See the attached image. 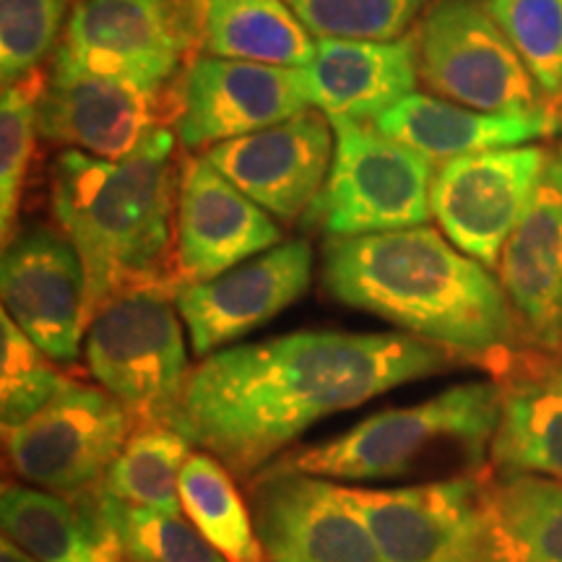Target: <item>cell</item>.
<instances>
[{
	"mask_svg": "<svg viewBox=\"0 0 562 562\" xmlns=\"http://www.w3.org/2000/svg\"><path fill=\"white\" fill-rule=\"evenodd\" d=\"M412 334L297 331L232 344L193 368L178 430L235 476H256L318 422L451 368Z\"/></svg>",
	"mask_w": 562,
	"mask_h": 562,
	"instance_id": "obj_1",
	"label": "cell"
},
{
	"mask_svg": "<svg viewBox=\"0 0 562 562\" xmlns=\"http://www.w3.org/2000/svg\"><path fill=\"white\" fill-rule=\"evenodd\" d=\"M321 281L341 305L393 323L451 355L510 357L521 336L503 284L438 229L328 237Z\"/></svg>",
	"mask_w": 562,
	"mask_h": 562,
	"instance_id": "obj_2",
	"label": "cell"
},
{
	"mask_svg": "<svg viewBox=\"0 0 562 562\" xmlns=\"http://www.w3.org/2000/svg\"><path fill=\"white\" fill-rule=\"evenodd\" d=\"M175 138L159 128L128 159L68 149L53 165V214L87 271V326L125 290L172 281L170 245L178 220Z\"/></svg>",
	"mask_w": 562,
	"mask_h": 562,
	"instance_id": "obj_3",
	"label": "cell"
},
{
	"mask_svg": "<svg viewBox=\"0 0 562 562\" xmlns=\"http://www.w3.org/2000/svg\"><path fill=\"white\" fill-rule=\"evenodd\" d=\"M497 422L501 383L467 381L425 402L370 414L336 438L294 448L273 463L339 484L484 474Z\"/></svg>",
	"mask_w": 562,
	"mask_h": 562,
	"instance_id": "obj_4",
	"label": "cell"
},
{
	"mask_svg": "<svg viewBox=\"0 0 562 562\" xmlns=\"http://www.w3.org/2000/svg\"><path fill=\"white\" fill-rule=\"evenodd\" d=\"M175 292L172 281H157L115 294L83 334L91 378L131 412L136 425H180L193 368Z\"/></svg>",
	"mask_w": 562,
	"mask_h": 562,
	"instance_id": "obj_5",
	"label": "cell"
},
{
	"mask_svg": "<svg viewBox=\"0 0 562 562\" xmlns=\"http://www.w3.org/2000/svg\"><path fill=\"white\" fill-rule=\"evenodd\" d=\"M383 562H505L490 476L347 487Z\"/></svg>",
	"mask_w": 562,
	"mask_h": 562,
	"instance_id": "obj_6",
	"label": "cell"
},
{
	"mask_svg": "<svg viewBox=\"0 0 562 562\" xmlns=\"http://www.w3.org/2000/svg\"><path fill=\"white\" fill-rule=\"evenodd\" d=\"M201 45V0H81L70 11L53 66L161 97Z\"/></svg>",
	"mask_w": 562,
	"mask_h": 562,
	"instance_id": "obj_7",
	"label": "cell"
},
{
	"mask_svg": "<svg viewBox=\"0 0 562 562\" xmlns=\"http://www.w3.org/2000/svg\"><path fill=\"white\" fill-rule=\"evenodd\" d=\"M334 161L311 216L328 237L412 229L432 220L435 167L375 123L328 117Z\"/></svg>",
	"mask_w": 562,
	"mask_h": 562,
	"instance_id": "obj_8",
	"label": "cell"
},
{
	"mask_svg": "<svg viewBox=\"0 0 562 562\" xmlns=\"http://www.w3.org/2000/svg\"><path fill=\"white\" fill-rule=\"evenodd\" d=\"M414 34L419 79L442 100L482 112L550 110L487 3L438 0Z\"/></svg>",
	"mask_w": 562,
	"mask_h": 562,
	"instance_id": "obj_9",
	"label": "cell"
},
{
	"mask_svg": "<svg viewBox=\"0 0 562 562\" xmlns=\"http://www.w3.org/2000/svg\"><path fill=\"white\" fill-rule=\"evenodd\" d=\"M133 427L136 419L108 391L68 381L37 417L3 435L13 472L30 487L79 501L102 490Z\"/></svg>",
	"mask_w": 562,
	"mask_h": 562,
	"instance_id": "obj_10",
	"label": "cell"
},
{
	"mask_svg": "<svg viewBox=\"0 0 562 562\" xmlns=\"http://www.w3.org/2000/svg\"><path fill=\"white\" fill-rule=\"evenodd\" d=\"M248 505L266 562H383L339 482L271 463L250 480Z\"/></svg>",
	"mask_w": 562,
	"mask_h": 562,
	"instance_id": "obj_11",
	"label": "cell"
},
{
	"mask_svg": "<svg viewBox=\"0 0 562 562\" xmlns=\"http://www.w3.org/2000/svg\"><path fill=\"white\" fill-rule=\"evenodd\" d=\"M550 151L513 146L451 159L435 172L430 203L442 235L492 269L537 193Z\"/></svg>",
	"mask_w": 562,
	"mask_h": 562,
	"instance_id": "obj_12",
	"label": "cell"
},
{
	"mask_svg": "<svg viewBox=\"0 0 562 562\" xmlns=\"http://www.w3.org/2000/svg\"><path fill=\"white\" fill-rule=\"evenodd\" d=\"M3 313L53 362H74L87 334V271L66 235L24 227L3 245Z\"/></svg>",
	"mask_w": 562,
	"mask_h": 562,
	"instance_id": "obj_13",
	"label": "cell"
},
{
	"mask_svg": "<svg viewBox=\"0 0 562 562\" xmlns=\"http://www.w3.org/2000/svg\"><path fill=\"white\" fill-rule=\"evenodd\" d=\"M311 279V245L290 240L220 277L180 286L175 302L191 336L193 355L203 360L266 326L307 292Z\"/></svg>",
	"mask_w": 562,
	"mask_h": 562,
	"instance_id": "obj_14",
	"label": "cell"
},
{
	"mask_svg": "<svg viewBox=\"0 0 562 562\" xmlns=\"http://www.w3.org/2000/svg\"><path fill=\"white\" fill-rule=\"evenodd\" d=\"M334 149L328 115L307 108L271 128L209 146L203 157L271 216L294 222L313 209L326 186Z\"/></svg>",
	"mask_w": 562,
	"mask_h": 562,
	"instance_id": "obj_15",
	"label": "cell"
},
{
	"mask_svg": "<svg viewBox=\"0 0 562 562\" xmlns=\"http://www.w3.org/2000/svg\"><path fill=\"white\" fill-rule=\"evenodd\" d=\"M307 108L297 68L203 55L182 74L175 128L182 146L201 149L271 128Z\"/></svg>",
	"mask_w": 562,
	"mask_h": 562,
	"instance_id": "obj_16",
	"label": "cell"
},
{
	"mask_svg": "<svg viewBox=\"0 0 562 562\" xmlns=\"http://www.w3.org/2000/svg\"><path fill=\"white\" fill-rule=\"evenodd\" d=\"M175 286L209 281L281 243L279 224L206 157L186 159L175 220Z\"/></svg>",
	"mask_w": 562,
	"mask_h": 562,
	"instance_id": "obj_17",
	"label": "cell"
},
{
	"mask_svg": "<svg viewBox=\"0 0 562 562\" xmlns=\"http://www.w3.org/2000/svg\"><path fill=\"white\" fill-rule=\"evenodd\" d=\"M159 97L128 83L50 66L37 102L42 138L100 159H128L157 133Z\"/></svg>",
	"mask_w": 562,
	"mask_h": 562,
	"instance_id": "obj_18",
	"label": "cell"
},
{
	"mask_svg": "<svg viewBox=\"0 0 562 562\" xmlns=\"http://www.w3.org/2000/svg\"><path fill=\"white\" fill-rule=\"evenodd\" d=\"M497 266L521 334L539 349H562V146L550 151Z\"/></svg>",
	"mask_w": 562,
	"mask_h": 562,
	"instance_id": "obj_19",
	"label": "cell"
},
{
	"mask_svg": "<svg viewBox=\"0 0 562 562\" xmlns=\"http://www.w3.org/2000/svg\"><path fill=\"white\" fill-rule=\"evenodd\" d=\"M297 74L311 108L372 123L417 87V34L389 42L318 40L313 63Z\"/></svg>",
	"mask_w": 562,
	"mask_h": 562,
	"instance_id": "obj_20",
	"label": "cell"
},
{
	"mask_svg": "<svg viewBox=\"0 0 562 562\" xmlns=\"http://www.w3.org/2000/svg\"><path fill=\"white\" fill-rule=\"evenodd\" d=\"M385 136L402 140L432 165L495 149H513L552 136L560 128L552 110L482 112L412 91L396 108L372 121Z\"/></svg>",
	"mask_w": 562,
	"mask_h": 562,
	"instance_id": "obj_21",
	"label": "cell"
},
{
	"mask_svg": "<svg viewBox=\"0 0 562 562\" xmlns=\"http://www.w3.org/2000/svg\"><path fill=\"white\" fill-rule=\"evenodd\" d=\"M497 372L501 422L490 467L497 474L562 480V360L505 357Z\"/></svg>",
	"mask_w": 562,
	"mask_h": 562,
	"instance_id": "obj_22",
	"label": "cell"
},
{
	"mask_svg": "<svg viewBox=\"0 0 562 562\" xmlns=\"http://www.w3.org/2000/svg\"><path fill=\"white\" fill-rule=\"evenodd\" d=\"M3 537L37 562H123L102 508V490L79 501L5 484L0 495Z\"/></svg>",
	"mask_w": 562,
	"mask_h": 562,
	"instance_id": "obj_23",
	"label": "cell"
},
{
	"mask_svg": "<svg viewBox=\"0 0 562 562\" xmlns=\"http://www.w3.org/2000/svg\"><path fill=\"white\" fill-rule=\"evenodd\" d=\"M201 47L214 58L305 68L318 42L286 0H201Z\"/></svg>",
	"mask_w": 562,
	"mask_h": 562,
	"instance_id": "obj_24",
	"label": "cell"
},
{
	"mask_svg": "<svg viewBox=\"0 0 562 562\" xmlns=\"http://www.w3.org/2000/svg\"><path fill=\"white\" fill-rule=\"evenodd\" d=\"M191 446L178 427L154 422L136 425L104 474L102 495L167 516H182L180 474L191 459Z\"/></svg>",
	"mask_w": 562,
	"mask_h": 562,
	"instance_id": "obj_25",
	"label": "cell"
},
{
	"mask_svg": "<svg viewBox=\"0 0 562 562\" xmlns=\"http://www.w3.org/2000/svg\"><path fill=\"white\" fill-rule=\"evenodd\" d=\"M490 492L505 562H562V480L497 474Z\"/></svg>",
	"mask_w": 562,
	"mask_h": 562,
	"instance_id": "obj_26",
	"label": "cell"
},
{
	"mask_svg": "<svg viewBox=\"0 0 562 562\" xmlns=\"http://www.w3.org/2000/svg\"><path fill=\"white\" fill-rule=\"evenodd\" d=\"M232 476L211 453H191L180 474L182 510L229 562H266L250 505L240 497Z\"/></svg>",
	"mask_w": 562,
	"mask_h": 562,
	"instance_id": "obj_27",
	"label": "cell"
},
{
	"mask_svg": "<svg viewBox=\"0 0 562 562\" xmlns=\"http://www.w3.org/2000/svg\"><path fill=\"white\" fill-rule=\"evenodd\" d=\"M104 518L128 562H229L186 516L138 508L102 495Z\"/></svg>",
	"mask_w": 562,
	"mask_h": 562,
	"instance_id": "obj_28",
	"label": "cell"
},
{
	"mask_svg": "<svg viewBox=\"0 0 562 562\" xmlns=\"http://www.w3.org/2000/svg\"><path fill=\"white\" fill-rule=\"evenodd\" d=\"M0 341H3L0 422H3V432H9L53 404L70 378L53 368L50 357L21 331L9 313L0 315Z\"/></svg>",
	"mask_w": 562,
	"mask_h": 562,
	"instance_id": "obj_29",
	"label": "cell"
},
{
	"mask_svg": "<svg viewBox=\"0 0 562 562\" xmlns=\"http://www.w3.org/2000/svg\"><path fill=\"white\" fill-rule=\"evenodd\" d=\"M547 100H562V0H487Z\"/></svg>",
	"mask_w": 562,
	"mask_h": 562,
	"instance_id": "obj_30",
	"label": "cell"
},
{
	"mask_svg": "<svg viewBox=\"0 0 562 562\" xmlns=\"http://www.w3.org/2000/svg\"><path fill=\"white\" fill-rule=\"evenodd\" d=\"M45 87V76L32 74L30 79L3 87L0 97V232L3 245L16 232L21 191L34 151L37 133V102Z\"/></svg>",
	"mask_w": 562,
	"mask_h": 562,
	"instance_id": "obj_31",
	"label": "cell"
},
{
	"mask_svg": "<svg viewBox=\"0 0 562 562\" xmlns=\"http://www.w3.org/2000/svg\"><path fill=\"white\" fill-rule=\"evenodd\" d=\"M290 9L318 40L404 37L430 0H286Z\"/></svg>",
	"mask_w": 562,
	"mask_h": 562,
	"instance_id": "obj_32",
	"label": "cell"
},
{
	"mask_svg": "<svg viewBox=\"0 0 562 562\" xmlns=\"http://www.w3.org/2000/svg\"><path fill=\"white\" fill-rule=\"evenodd\" d=\"M70 0H0V79H30L68 24Z\"/></svg>",
	"mask_w": 562,
	"mask_h": 562,
	"instance_id": "obj_33",
	"label": "cell"
},
{
	"mask_svg": "<svg viewBox=\"0 0 562 562\" xmlns=\"http://www.w3.org/2000/svg\"><path fill=\"white\" fill-rule=\"evenodd\" d=\"M0 562H37V560H32L30 554L21 552L19 547L11 542V539L3 537V547H0Z\"/></svg>",
	"mask_w": 562,
	"mask_h": 562,
	"instance_id": "obj_34",
	"label": "cell"
},
{
	"mask_svg": "<svg viewBox=\"0 0 562 562\" xmlns=\"http://www.w3.org/2000/svg\"><path fill=\"white\" fill-rule=\"evenodd\" d=\"M123 562H128V560H123Z\"/></svg>",
	"mask_w": 562,
	"mask_h": 562,
	"instance_id": "obj_35",
	"label": "cell"
}]
</instances>
